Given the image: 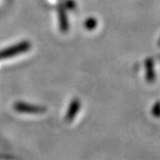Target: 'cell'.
Returning a JSON list of instances; mask_svg holds the SVG:
<instances>
[{"label": "cell", "instance_id": "7a4b0ae2", "mask_svg": "<svg viewBox=\"0 0 160 160\" xmlns=\"http://www.w3.org/2000/svg\"><path fill=\"white\" fill-rule=\"evenodd\" d=\"M15 109L19 112L22 113H29V114H40L46 112V109L40 106H33V105H28L24 103L18 102L14 106Z\"/></svg>", "mask_w": 160, "mask_h": 160}, {"label": "cell", "instance_id": "6da1fadb", "mask_svg": "<svg viewBox=\"0 0 160 160\" xmlns=\"http://www.w3.org/2000/svg\"><path fill=\"white\" fill-rule=\"evenodd\" d=\"M29 48V44L28 42H22L20 43L17 46L10 47L8 49L3 50L0 52V59H6V58L12 57L14 55H17L19 53L22 52L27 51Z\"/></svg>", "mask_w": 160, "mask_h": 160}, {"label": "cell", "instance_id": "3957f363", "mask_svg": "<svg viewBox=\"0 0 160 160\" xmlns=\"http://www.w3.org/2000/svg\"><path fill=\"white\" fill-rule=\"evenodd\" d=\"M59 16H60V24H61V29L62 31H67L68 29V19H67V15L65 10L63 8H60L59 9Z\"/></svg>", "mask_w": 160, "mask_h": 160}, {"label": "cell", "instance_id": "5b68a950", "mask_svg": "<svg viewBox=\"0 0 160 160\" xmlns=\"http://www.w3.org/2000/svg\"><path fill=\"white\" fill-rule=\"evenodd\" d=\"M86 28L88 29H92L96 27V21L94 19H89L86 22Z\"/></svg>", "mask_w": 160, "mask_h": 160}, {"label": "cell", "instance_id": "277c9868", "mask_svg": "<svg viewBox=\"0 0 160 160\" xmlns=\"http://www.w3.org/2000/svg\"><path fill=\"white\" fill-rule=\"evenodd\" d=\"M79 102L78 101H74L73 102L71 103L70 107L69 109V112L67 114V119L68 120H72L73 118L75 117L76 113L78 112V110L79 109Z\"/></svg>", "mask_w": 160, "mask_h": 160}]
</instances>
